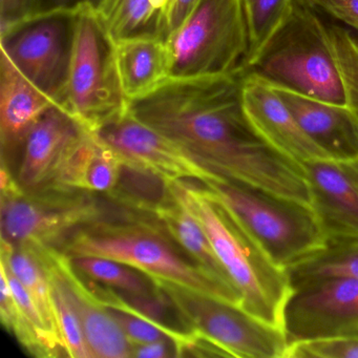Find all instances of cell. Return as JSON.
Here are the masks:
<instances>
[{
	"label": "cell",
	"mask_w": 358,
	"mask_h": 358,
	"mask_svg": "<svg viewBox=\"0 0 358 358\" xmlns=\"http://www.w3.org/2000/svg\"><path fill=\"white\" fill-rule=\"evenodd\" d=\"M241 81L240 74L169 78L129 101V112L211 173L312 207L303 165L268 145L247 120Z\"/></svg>",
	"instance_id": "cell-1"
},
{
	"label": "cell",
	"mask_w": 358,
	"mask_h": 358,
	"mask_svg": "<svg viewBox=\"0 0 358 358\" xmlns=\"http://www.w3.org/2000/svg\"><path fill=\"white\" fill-rule=\"evenodd\" d=\"M56 249L68 257H99L131 266L150 278L173 282L241 307L236 289L199 265L156 215L129 211L77 230Z\"/></svg>",
	"instance_id": "cell-2"
},
{
	"label": "cell",
	"mask_w": 358,
	"mask_h": 358,
	"mask_svg": "<svg viewBox=\"0 0 358 358\" xmlns=\"http://www.w3.org/2000/svg\"><path fill=\"white\" fill-rule=\"evenodd\" d=\"M169 187L206 232L211 246L241 296V307L284 330V311L292 293L288 272L276 265L240 222L217 202L204 183L171 180Z\"/></svg>",
	"instance_id": "cell-3"
},
{
	"label": "cell",
	"mask_w": 358,
	"mask_h": 358,
	"mask_svg": "<svg viewBox=\"0 0 358 358\" xmlns=\"http://www.w3.org/2000/svg\"><path fill=\"white\" fill-rule=\"evenodd\" d=\"M241 75L348 108L345 85L322 14L307 0H294L288 17Z\"/></svg>",
	"instance_id": "cell-4"
},
{
	"label": "cell",
	"mask_w": 358,
	"mask_h": 358,
	"mask_svg": "<svg viewBox=\"0 0 358 358\" xmlns=\"http://www.w3.org/2000/svg\"><path fill=\"white\" fill-rule=\"evenodd\" d=\"M131 210L103 194L66 186L24 190L1 165V242L56 248L77 230Z\"/></svg>",
	"instance_id": "cell-5"
},
{
	"label": "cell",
	"mask_w": 358,
	"mask_h": 358,
	"mask_svg": "<svg viewBox=\"0 0 358 358\" xmlns=\"http://www.w3.org/2000/svg\"><path fill=\"white\" fill-rule=\"evenodd\" d=\"M204 185L285 270L324 248L328 241L312 207L229 179Z\"/></svg>",
	"instance_id": "cell-6"
},
{
	"label": "cell",
	"mask_w": 358,
	"mask_h": 358,
	"mask_svg": "<svg viewBox=\"0 0 358 358\" xmlns=\"http://www.w3.org/2000/svg\"><path fill=\"white\" fill-rule=\"evenodd\" d=\"M166 45L171 78L241 75L250 45L243 0H198Z\"/></svg>",
	"instance_id": "cell-7"
},
{
	"label": "cell",
	"mask_w": 358,
	"mask_h": 358,
	"mask_svg": "<svg viewBox=\"0 0 358 358\" xmlns=\"http://www.w3.org/2000/svg\"><path fill=\"white\" fill-rule=\"evenodd\" d=\"M129 108L117 69L115 43L91 8L77 13L66 110L93 131Z\"/></svg>",
	"instance_id": "cell-8"
},
{
	"label": "cell",
	"mask_w": 358,
	"mask_h": 358,
	"mask_svg": "<svg viewBox=\"0 0 358 358\" xmlns=\"http://www.w3.org/2000/svg\"><path fill=\"white\" fill-rule=\"evenodd\" d=\"M154 280L185 322L221 345L231 357H286L289 343L282 329L262 322L236 303Z\"/></svg>",
	"instance_id": "cell-9"
},
{
	"label": "cell",
	"mask_w": 358,
	"mask_h": 358,
	"mask_svg": "<svg viewBox=\"0 0 358 358\" xmlns=\"http://www.w3.org/2000/svg\"><path fill=\"white\" fill-rule=\"evenodd\" d=\"M78 12L28 20L1 35V53L56 106L66 110Z\"/></svg>",
	"instance_id": "cell-10"
},
{
	"label": "cell",
	"mask_w": 358,
	"mask_h": 358,
	"mask_svg": "<svg viewBox=\"0 0 358 358\" xmlns=\"http://www.w3.org/2000/svg\"><path fill=\"white\" fill-rule=\"evenodd\" d=\"M284 311L289 343L358 335V280L315 278L294 285Z\"/></svg>",
	"instance_id": "cell-11"
},
{
	"label": "cell",
	"mask_w": 358,
	"mask_h": 358,
	"mask_svg": "<svg viewBox=\"0 0 358 358\" xmlns=\"http://www.w3.org/2000/svg\"><path fill=\"white\" fill-rule=\"evenodd\" d=\"M93 133L122 160L165 179L194 180L202 183L225 179L202 166L179 144L138 120L129 108Z\"/></svg>",
	"instance_id": "cell-12"
},
{
	"label": "cell",
	"mask_w": 358,
	"mask_h": 358,
	"mask_svg": "<svg viewBox=\"0 0 358 358\" xmlns=\"http://www.w3.org/2000/svg\"><path fill=\"white\" fill-rule=\"evenodd\" d=\"M89 131L56 104L45 110L27 133L12 171L20 187L35 190L53 185Z\"/></svg>",
	"instance_id": "cell-13"
},
{
	"label": "cell",
	"mask_w": 358,
	"mask_h": 358,
	"mask_svg": "<svg viewBox=\"0 0 358 358\" xmlns=\"http://www.w3.org/2000/svg\"><path fill=\"white\" fill-rule=\"evenodd\" d=\"M28 246L45 271L62 287L80 320L87 345L95 358H131V343L108 310L95 299L70 257L54 247Z\"/></svg>",
	"instance_id": "cell-14"
},
{
	"label": "cell",
	"mask_w": 358,
	"mask_h": 358,
	"mask_svg": "<svg viewBox=\"0 0 358 358\" xmlns=\"http://www.w3.org/2000/svg\"><path fill=\"white\" fill-rule=\"evenodd\" d=\"M241 78L245 116L268 145L301 165L332 159L301 129L275 90L253 77L241 75Z\"/></svg>",
	"instance_id": "cell-15"
},
{
	"label": "cell",
	"mask_w": 358,
	"mask_h": 358,
	"mask_svg": "<svg viewBox=\"0 0 358 358\" xmlns=\"http://www.w3.org/2000/svg\"><path fill=\"white\" fill-rule=\"evenodd\" d=\"M54 102L28 80L11 60L0 58V142L1 165L13 171L29 129Z\"/></svg>",
	"instance_id": "cell-16"
},
{
	"label": "cell",
	"mask_w": 358,
	"mask_h": 358,
	"mask_svg": "<svg viewBox=\"0 0 358 358\" xmlns=\"http://www.w3.org/2000/svg\"><path fill=\"white\" fill-rule=\"evenodd\" d=\"M312 208L328 238H358V189L341 163L332 159L303 164Z\"/></svg>",
	"instance_id": "cell-17"
},
{
	"label": "cell",
	"mask_w": 358,
	"mask_h": 358,
	"mask_svg": "<svg viewBox=\"0 0 358 358\" xmlns=\"http://www.w3.org/2000/svg\"><path fill=\"white\" fill-rule=\"evenodd\" d=\"M305 133L339 163L358 160V129L351 110L272 87Z\"/></svg>",
	"instance_id": "cell-18"
},
{
	"label": "cell",
	"mask_w": 358,
	"mask_h": 358,
	"mask_svg": "<svg viewBox=\"0 0 358 358\" xmlns=\"http://www.w3.org/2000/svg\"><path fill=\"white\" fill-rule=\"evenodd\" d=\"M117 69L129 101L143 97L171 78V62L165 41L131 38L115 43Z\"/></svg>",
	"instance_id": "cell-19"
},
{
	"label": "cell",
	"mask_w": 358,
	"mask_h": 358,
	"mask_svg": "<svg viewBox=\"0 0 358 358\" xmlns=\"http://www.w3.org/2000/svg\"><path fill=\"white\" fill-rule=\"evenodd\" d=\"M121 163L120 157L89 131L52 186H66L106 196L116 186Z\"/></svg>",
	"instance_id": "cell-20"
},
{
	"label": "cell",
	"mask_w": 358,
	"mask_h": 358,
	"mask_svg": "<svg viewBox=\"0 0 358 358\" xmlns=\"http://www.w3.org/2000/svg\"><path fill=\"white\" fill-rule=\"evenodd\" d=\"M115 43L131 38H158L166 43L167 0H100L96 8Z\"/></svg>",
	"instance_id": "cell-21"
},
{
	"label": "cell",
	"mask_w": 358,
	"mask_h": 358,
	"mask_svg": "<svg viewBox=\"0 0 358 358\" xmlns=\"http://www.w3.org/2000/svg\"><path fill=\"white\" fill-rule=\"evenodd\" d=\"M171 188V187H169ZM171 238L199 264L227 286L234 288L227 272L217 259L206 232L187 207L173 196L155 213ZM238 291V290H236Z\"/></svg>",
	"instance_id": "cell-22"
},
{
	"label": "cell",
	"mask_w": 358,
	"mask_h": 358,
	"mask_svg": "<svg viewBox=\"0 0 358 358\" xmlns=\"http://www.w3.org/2000/svg\"><path fill=\"white\" fill-rule=\"evenodd\" d=\"M0 261L6 264L28 291L41 312L50 334L66 355L54 308L51 285L38 257L28 246L1 242Z\"/></svg>",
	"instance_id": "cell-23"
},
{
	"label": "cell",
	"mask_w": 358,
	"mask_h": 358,
	"mask_svg": "<svg viewBox=\"0 0 358 358\" xmlns=\"http://www.w3.org/2000/svg\"><path fill=\"white\" fill-rule=\"evenodd\" d=\"M116 186L108 200L120 206L155 215L171 196L169 180L143 167L122 160Z\"/></svg>",
	"instance_id": "cell-24"
},
{
	"label": "cell",
	"mask_w": 358,
	"mask_h": 358,
	"mask_svg": "<svg viewBox=\"0 0 358 358\" xmlns=\"http://www.w3.org/2000/svg\"><path fill=\"white\" fill-rule=\"evenodd\" d=\"M292 287L315 278L358 280V238H328L324 248L287 269Z\"/></svg>",
	"instance_id": "cell-25"
},
{
	"label": "cell",
	"mask_w": 358,
	"mask_h": 358,
	"mask_svg": "<svg viewBox=\"0 0 358 358\" xmlns=\"http://www.w3.org/2000/svg\"><path fill=\"white\" fill-rule=\"evenodd\" d=\"M70 259L79 273L116 290L135 294H152L159 291L154 278L120 262L99 257H77Z\"/></svg>",
	"instance_id": "cell-26"
},
{
	"label": "cell",
	"mask_w": 358,
	"mask_h": 358,
	"mask_svg": "<svg viewBox=\"0 0 358 358\" xmlns=\"http://www.w3.org/2000/svg\"><path fill=\"white\" fill-rule=\"evenodd\" d=\"M320 14L345 85L348 108L358 129V32L322 12Z\"/></svg>",
	"instance_id": "cell-27"
},
{
	"label": "cell",
	"mask_w": 358,
	"mask_h": 358,
	"mask_svg": "<svg viewBox=\"0 0 358 358\" xmlns=\"http://www.w3.org/2000/svg\"><path fill=\"white\" fill-rule=\"evenodd\" d=\"M293 3L294 0H243L250 45L244 70L288 17Z\"/></svg>",
	"instance_id": "cell-28"
},
{
	"label": "cell",
	"mask_w": 358,
	"mask_h": 358,
	"mask_svg": "<svg viewBox=\"0 0 358 358\" xmlns=\"http://www.w3.org/2000/svg\"><path fill=\"white\" fill-rule=\"evenodd\" d=\"M45 273L51 285L54 308H55L60 332L64 338L66 356L71 358H95L93 352L87 345L80 320L77 317L74 309L66 299L62 287L49 272L45 271Z\"/></svg>",
	"instance_id": "cell-29"
},
{
	"label": "cell",
	"mask_w": 358,
	"mask_h": 358,
	"mask_svg": "<svg viewBox=\"0 0 358 358\" xmlns=\"http://www.w3.org/2000/svg\"><path fill=\"white\" fill-rule=\"evenodd\" d=\"M285 358H358V335L295 341Z\"/></svg>",
	"instance_id": "cell-30"
},
{
	"label": "cell",
	"mask_w": 358,
	"mask_h": 358,
	"mask_svg": "<svg viewBox=\"0 0 358 358\" xmlns=\"http://www.w3.org/2000/svg\"><path fill=\"white\" fill-rule=\"evenodd\" d=\"M106 309L114 318L115 322L122 329L131 345L154 343V341H171L177 345L178 357H179L180 349L188 336H180L155 322H150V320L140 317L135 314L129 313V312L123 311V310L110 307L106 308Z\"/></svg>",
	"instance_id": "cell-31"
},
{
	"label": "cell",
	"mask_w": 358,
	"mask_h": 358,
	"mask_svg": "<svg viewBox=\"0 0 358 358\" xmlns=\"http://www.w3.org/2000/svg\"><path fill=\"white\" fill-rule=\"evenodd\" d=\"M41 0H0L1 35L39 15Z\"/></svg>",
	"instance_id": "cell-32"
},
{
	"label": "cell",
	"mask_w": 358,
	"mask_h": 358,
	"mask_svg": "<svg viewBox=\"0 0 358 358\" xmlns=\"http://www.w3.org/2000/svg\"><path fill=\"white\" fill-rule=\"evenodd\" d=\"M329 17L358 32V0H307Z\"/></svg>",
	"instance_id": "cell-33"
},
{
	"label": "cell",
	"mask_w": 358,
	"mask_h": 358,
	"mask_svg": "<svg viewBox=\"0 0 358 358\" xmlns=\"http://www.w3.org/2000/svg\"><path fill=\"white\" fill-rule=\"evenodd\" d=\"M131 357H178L177 345L171 341H160L133 345H131Z\"/></svg>",
	"instance_id": "cell-34"
},
{
	"label": "cell",
	"mask_w": 358,
	"mask_h": 358,
	"mask_svg": "<svg viewBox=\"0 0 358 358\" xmlns=\"http://www.w3.org/2000/svg\"><path fill=\"white\" fill-rule=\"evenodd\" d=\"M100 0H41L39 15L56 12H78L87 8L96 10Z\"/></svg>",
	"instance_id": "cell-35"
},
{
	"label": "cell",
	"mask_w": 358,
	"mask_h": 358,
	"mask_svg": "<svg viewBox=\"0 0 358 358\" xmlns=\"http://www.w3.org/2000/svg\"><path fill=\"white\" fill-rule=\"evenodd\" d=\"M198 0H167L169 38L187 17ZM167 43V41H166Z\"/></svg>",
	"instance_id": "cell-36"
},
{
	"label": "cell",
	"mask_w": 358,
	"mask_h": 358,
	"mask_svg": "<svg viewBox=\"0 0 358 358\" xmlns=\"http://www.w3.org/2000/svg\"><path fill=\"white\" fill-rule=\"evenodd\" d=\"M343 171L347 173L348 177L353 182L354 185L358 189V160L351 162L341 163Z\"/></svg>",
	"instance_id": "cell-37"
}]
</instances>
